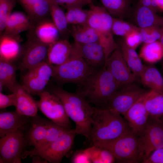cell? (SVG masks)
<instances>
[{"label": "cell", "instance_id": "obj_16", "mask_svg": "<svg viewBox=\"0 0 163 163\" xmlns=\"http://www.w3.org/2000/svg\"><path fill=\"white\" fill-rule=\"evenodd\" d=\"M31 117L22 115L16 110L0 113V137H2L28 126Z\"/></svg>", "mask_w": 163, "mask_h": 163}, {"label": "cell", "instance_id": "obj_26", "mask_svg": "<svg viewBox=\"0 0 163 163\" xmlns=\"http://www.w3.org/2000/svg\"><path fill=\"white\" fill-rule=\"evenodd\" d=\"M119 45L123 57L128 66L135 75L139 77L144 67L139 56L135 50L126 44L124 40H120Z\"/></svg>", "mask_w": 163, "mask_h": 163}, {"label": "cell", "instance_id": "obj_7", "mask_svg": "<svg viewBox=\"0 0 163 163\" xmlns=\"http://www.w3.org/2000/svg\"><path fill=\"white\" fill-rule=\"evenodd\" d=\"M76 134L75 129H71L41 149L26 150L23 153L22 158L36 155L43 158L50 163H60L71 149Z\"/></svg>", "mask_w": 163, "mask_h": 163}, {"label": "cell", "instance_id": "obj_48", "mask_svg": "<svg viewBox=\"0 0 163 163\" xmlns=\"http://www.w3.org/2000/svg\"><path fill=\"white\" fill-rule=\"evenodd\" d=\"M159 41L163 45V27H161V35Z\"/></svg>", "mask_w": 163, "mask_h": 163}, {"label": "cell", "instance_id": "obj_2", "mask_svg": "<svg viewBox=\"0 0 163 163\" xmlns=\"http://www.w3.org/2000/svg\"><path fill=\"white\" fill-rule=\"evenodd\" d=\"M129 127L119 113L108 109L96 108L92 116L88 140L91 143L111 141L122 135Z\"/></svg>", "mask_w": 163, "mask_h": 163}, {"label": "cell", "instance_id": "obj_8", "mask_svg": "<svg viewBox=\"0 0 163 163\" xmlns=\"http://www.w3.org/2000/svg\"><path fill=\"white\" fill-rule=\"evenodd\" d=\"M28 126L0 137V163H21L22 155L28 145L25 137Z\"/></svg>", "mask_w": 163, "mask_h": 163}, {"label": "cell", "instance_id": "obj_19", "mask_svg": "<svg viewBox=\"0 0 163 163\" xmlns=\"http://www.w3.org/2000/svg\"><path fill=\"white\" fill-rule=\"evenodd\" d=\"M16 96V110L21 114L30 117L36 115L38 110L37 102L18 82L10 91Z\"/></svg>", "mask_w": 163, "mask_h": 163}, {"label": "cell", "instance_id": "obj_50", "mask_svg": "<svg viewBox=\"0 0 163 163\" xmlns=\"http://www.w3.org/2000/svg\"><path fill=\"white\" fill-rule=\"evenodd\" d=\"M161 163H163V159L162 160V161H161Z\"/></svg>", "mask_w": 163, "mask_h": 163}, {"label": "cell", "instance_id": "obj_28", "mask_svg": "<svg viewBox=\"0 0 163 163\" xmlns=\"http://www.w3.org/2000/svg\"><path fill=\"white\" fill-rule=\"evenodd\" d=\"M139 78L144 85L163 94V78L155 67L144 65Z\"/></svg>", "mask_w": 163, "mask_h": 163}, {"label": "cell", "instance_id": "obj_38", "mask_svg": "<svg viewBox=\"0 0 163 163\" xmlns=\"http://www.w3.org/2000/svg\"><path fill=\"white\" fill-rule=\"evenodd\" d=\"M51 1L66 9L71 7L83 8L93 3L92 0H51Z\"/></svg>", "mask_w": 163, "mask_h": 163}, {"label": "cell", "instance_id": "obj_6", "mask_svg": "<svg viewBox=\"0 0 163 163\" xmlns=\"http://www.w3.org/2000/svg\"><path fill=\"white\" fill-rule=\"evenodd\" d=\"M89 5L87 24L98 34L99 43L104 49L106 61L112 52L120 48L112 31L113 18L103 7L93 3Z\"/></svg>", "mask_w": 163, "mask_h": 163}, {"label": "cell", "instance_id": "obj_43", "mask_svg": "<svg viewBox=\"0 0 163 163\" xmlns=\"http://www.w3.org/2000/svg\"><path fill=\"white\" fill-rule=\"evenodd\" d=\"M101 148V163H112L115 162L116 158L111 152L107 149Z\"/></svg>", "mask_w": 163, "mask_h": 163}, {"label": "cell", "instance_id": "obj_4", "mask_svg": "<svg viewBox=\"0 0 163 163\" xmlns=\"http://www.w3.org/2000/svg\"><path fill=\"white\" fill-rule=\"evenodd\" d=\"M91 143L92 146L108 150L116 160L119 161L137 163L143 161L144 152L139 135L130 127L123 134L114 139Z\"/></svg>", "mask_w": 163, "mask_h": 163}, {"label": "cell", "instance_id": "obj_15", "mask_svg": "<svg viewBox=\"0 0 163 163\" xmlns=\"http://www.w3.org/2000/svg\"><path fill=\"white\" fill-rule=\"evenodd\" d=\"M145 94L123 115L129 126L138 135L144 128L149 116L144 103Z\"/></svg>", "mask_w": 163, "mask_h": 163}, {"label": "cell", "instance_id": "obj_32", "mask_svg": "<svg viewBox=\"0 0 163 163\" xmlns=\"http://www.w3.org/2000/svg\"><path fill=\"white\" fill-rule=\"evenodd\" d=\"M111 15L123 17L130 9L131 0H99Z\"/></svg>", "mask_w": 163, "mask_h": 163}, {"label": "cell", "instance_id": "obj_1", "mask_svg": "<svg viewBox=\"0 0 163 163\" xmlns=\"http://www.w3.org/2000/svg\"><path fill=\"white\" fill-rule=\"evenodd\" d=\"M50 91L61 101L68 117L75 124L77 134L89 140L92 116L96 108L91 106L85 97L77 92H69L57 86L53 87Z\"/></svg>", "mask_w": 163, "mask_h": 163}, {"label": "cell", "instance_id": "obj_44", "mask_svg": "<svg viewBox=\"0 0 163 163\" xmlns=\"http://www.w3.org/2000/svg\"><path fill=\"white\" fill-rule=\"evenodd\" d=\"M32 157V163H46L48 161L45 158L38 155H33Z\"/></svg>", "mask_w": 163, "mask_h": 163}, {"label": "cell", "instance_id": "obj_42", "mask_svg": "<svg viewBox=\"0 0 163 163\" xmlns=\"http://www.w3.org/2000/svg\"><path fill=\"white\" fill-rule=\"evenodd\" d=\"M72 162V163H91V161L85 149L77 152L73 155Z\"/></svg>", "mask_w": 163, "mask_h": 163}, {"label": "cell", "instance_id": "obj_35", "mask_svg": "<svg viewBox=\"0 0 163 163\" xmlns=\"http://www.w3.org/2000/svg\"><path fill=\"white\" fill-rule=\"evenodd\" d=\"M17 2L16 0H0V35L3 33Z\"/></svg>", "mask_w": 163, "mask_h": 163}, {"label": "cell", "instance_id": "obj_37", "mask_svg": "<svg viewBox=\"0 0 163 163\" xmlns=\"http://www.w3.org/2000/svg\"><path fill=\"white\" fill-rule=\"evenodd\" d=\"M139 32L142 42L150 43L159 40L161 35V27L152 26L139 28Z\"/></svg>", "mask_w": 163, "mask_h": 163}, {"label": "cell", "instance_id": "obj_23", "mask_svg": "<svg viewBox=\"0 0 163 163\" xmlns=\"http://www.w3.org/2000/svg\"><path fill=\"white\" fill-rule=\"evenodd\" d=\"M0 59L13 62L19 58L21 50L19 39L4 34L0 35Z\"/></svg>", "mask_w": 163, "mask_h": 163}, {"label": "cell", "instance_id": "obj_40", "mask_svg": "<svg viewBox=\"0 0 163 163\" xmlns=\"http://www.w3.org/2000/svg\"><path fill=\"white\" fill-rule=\"evenodd\" d=\"M17 99L15 94L12 93L8 95L0 92V109H5L11 106L16 107Z\"/></svg>", "mask_w": 163, "mask_h": 163}, {"label": "cell", "instance_id": "obj_13", "mask_svg": "<svg viewBox=\"0 0 163 163\" xmlns=\"http://www.w3.org/2000/svg\"><path fill=\"white\" fill-rule=\"evenodd\" d=\"M138 135L144 152L143 161L152 152L163 147V123L159 120L149 116L144 128Z\"/></svg>", "mask_w": 163, "mask_h": 163}, {"label": "cell", "instance_id": "obj_33", "mask_svg": "<svg viewBox=\"0 0 163 163\" xmlns=\"http://www.w3.org/2000/svg\"><path fill=\"white\" fill-rule=\"evenodd\" d=\"M50 120L45 137L43 140L33 150L42 148L54 141L66 132L70 130Z\"/></svg>", "mask_w": 163, "mask_h": 163}, {"label": "cell", "instance_id": "obj_34", "mask_svg": "<svg viewBox=\"0 0 163 163\" xmlns=\"http://www.w3.org/2000/svg\"><path fill=\"white\" fill-rule=\"evenodd\" d=\"M66 15L69 24L83 25L87 24L88 10L80 7H71L67 8Z\"/></svg>", "mask_w": 163, "mask_h": 163}, {"label": "cell", "instance_id": "obj_29", "mask_svg": "<svg viewBox=\"0 0 163 163\" xmlns=\"http://www.w3.org/2000/svg\"><path fill=\"white\" fill-rule=\"evenodd\" d=\"M18 68L13 62L0 59V88L4 87L11 90L18 83L16 79Z\"/></svg>", "mask_w": 163, "mask_h": 163}, {"label": "cell", "instance_id": "obj_36", "mask_svg": "<svg viewBox=\"0 0 163 163\" xmlns=\"http://www.w3.org/2000/svg\"><path fill=\"white\" fill-rule=\"evenodd\" d=\"M139 30V27L120 19L113 18L112 27L113 34L124 37L132 31Z\"/></svg>", "mask_w": 163, "mask_h": 163}, {"label": "cell", "instance_id": "obj_22", "mask_svg": "<svg viewBox=\"0 0 163 163\" xmlns=\"http://www.w3.org/2000/svg\"><path fill=\"white\" fill-rule=\"evenodd\" d=\"M50 120L38 116L31 117L29 127L25 133L28 145L36 147L44 138Z\"/></svg>", "mask_w": 163, "mask_h": 163}, {"label": "cell", "instance_id": "obj_21", "mask_svg": "<svg viewBox=\"0 0 163 163\" xmlns=\"http://www.w3.org/2000/svg\"><path fill=\"white\" fill-rule=\"evenodd\" d=\"M72 46L68 40H59L49 46L47 60L53 66L61 65L70 57Z\"/></svg>", "mask_w": 163, "mask_h": 163}, {"label": "cell", "instance_id": "obj_41", "mask_svg": "<svg viewBox=\"0 0 163 163\" xmlns=\"http://www.w3.org/2000/svg\"><path fill=\"white\" fill-rule=\"evenodd\" d=\"M152 154L144 160V163H161L163 159V147L154 151Z\"/></svg>", "mask_w": 163, "mask_h": 163}, {"label": "cell", "instance_id": "obj_24", "mask_svg": "<svg viewBox=\"0 0 163 163\" xmlns=\"http://www.w3.org/2000/svg\"><path fill=\"white\" fill-rule=\"evenodd\" d=\"M144 103L149 117L159 120L163 116V94L150 89L144 97Z\"/></svg>", "mask_w": 163, "mask_h": 163}, {"label": "cell", "instance_id": "obj_47", "mask_svg": "<svg viewBox=\"0 0 163 163\" xmlns=\"http://www.w3.org/2000/svg\"><path fill=\"white\" fill-rule=\"evenodd\" d=\"M158 3L160 10L163 11V0H158Z\"/></svg>", "mask_w": 163, "mask_h": 163}, {"label": "cell", "instance_id": "obj_9", "mask_svg": "<svg viewBox=\"0 0 163 163\" xmlns=\"http://www.w3.org/2000/svg\"><path fill=\"white\" fill-rule=\"evenodd\" d=\"M22 75L21 85L28 93L39 96L53 75V66L47 59L27 70Z\"/></svg>", "mask_w": 163, "mask_h": 163}, {"label": "cell", "instance_id": "obj_5", "mask_svg": "<svg viewBox=\"0 0 163 163\" xmlns=\"http://www.w3.org/2000/svg\"><path fill=\"white\" fill-rule=\"evenodd\" d=\"M71 55L63 64L53 66L52 78L61 84L73 83L80 86L83 84L96 70L81 56L74 43Z\"/></svg>", "mask_w": 163, "mask_h": 163}, {"label": "cell", "instance_id": "obj_10", "mask_svg": "<svg viewBox=\"0 0 163 163\" xmlns=\"http://www.w3.org/2000/svg\"><path fill=\"white\" fill-rule=\"evenodd\" d=\"M37 102L38 108L48 118L61 126L71 129L69 118L60 99L50 91L44 90Z\"/></svg>", "mask_w": 163, "mask_h": 163}, {"label": "cell", "instance_id": "obj_18", "mask_svg": "<svg viewBox=\"0 0 163 163\" xmlns=\"http://www.w3.org/2000/svg\"><path fill=\"white\" fill-rule=\"evenodd\" d=\"M27 35H32L49 45L59 40L60 37L58 29L48 17L38 22L28 32Z\"/></svg>", "mask_w": 163, "mask_h": 163}, {"label": "cell", "instance_id": "obj_30", "mask_svg": "<svg viewBox=\"0 0 163 163\" xmlns=\"http://www.w3.org/2000/svg\"><path fill=\"white\" fill-rule=\"evenodd\" d=\"M50 9L52 20L59 30L62 39L68 40L70 35V28L66 13L59 5L52 1L50 2Z\"/></svg>", "mask_w": 163, "mask_h": 163}, {"label": "cell", "instance_id": "obj_27", "mask_svg": "<svg viewBox=\"0 0 163 163\" xmlns=\"http://www.w3.org/2000/svg\"><path fill=\"white\" fill-rule=\"evenodd\" d=\"M69 28L70 35L74 42L80 44L99 42L97 33L87 24L72 25Z\"/></svg>", "mask_w": 163, "mask_h": 163}, {"label": "cell", "instance_id": "obj_3", "mask_svg": "<svg viewBox=\"0 0 163 163\" xmlns=\"http://www.w3.org/2000/svg\"><path fill=\"white\" fill-rule=\"evenodd\" d=\"M77 93L89 102L106 106L110 99L121 86L105 68L95 70L82 85Z\"/></svg>", "mask_w": 163, "mask_h": 163}, {"label": "cell", "instance_id": "obj_46", "mask_svg": "<svg viewBox=\"0 0 163 163\" xmlns=\"http://www.w3.org/2000/svg\"><path fill=\"white\" fill-rule=\"evenodd\" d=\"M152 6L153 10L157 12L160 10L158 6V0H151Z\"/></svg>", "mask_w": 163, "mask_h": 163}, {"label": "cell", "instance_id": "obj_45", "mask_svg": "<svg viewBox=\"0 0 163 163\" xmlns=\"http://www.w3.org/2000/svg\"><path fill=\"white\" fill-rule=\"evenodd\" d=\"M139 1L138 3L141 5L149 8L153 10L151 0H139Z\"/></svg>", "mask_w": 163, "mask_h": 163}, {"label": "cell", "instance_id": "obj_49", "mask_svg": "<svg viewBox=\"0 0 163 163\" xmlns=\"http://www.w3.org/2000/svg\"><path fill=\"white\" fill-rule=\"evenodd\" d=\"M159 120L163 123V116L159 119Z\"/></svg>", "mask_w": 163, "mask_h": 163}, {"label": "cell", "instance_id": "obj_11", "mask_svg": "<svg viewBox=\"0 0 163 163\" xmlns=\"http://www.w3.org/2000/svg\"><path fill=\"white\" fill-rule=\"evenodd\" d=\"M147 91L134 83L124 86L112 96L105 108L110 109L123 116Z\"/></svg>", "mask_w": 163, "mask_h": 163}, {"label": "cell", "instance_id": "obj_25", "mask_svg": "<svg viewBox=\"0 0 163 163\" xmlns=\"http://www.w3.org/2000/svg\"><path fill=\"white\" fill-rule=\"evenodd\" d=\"M136 22L139 28L152 26L163 27V17L149 8L138 3L136 12Z\"/></svg>", "mask_w": 163, "mask_h": 163}, {"label": "cell", "instance_id": "obj_17", "mask_svg": "<svg viewBox=\"0 0 163 163\" xmlns=\"http://www.w3.org/2000/svg\"><path fill=\"white\" fill-rule=\"evenodd\" d=\"M74 43L82 57L92 67L96 69L102 66H104L106 62L105 53L99 42L84 44Z\"/></svg>", "mask_w": 163, "mask_h": 163}, {"label": "cell", "instance_id": "obj_31", "mask_svg": "<svg viewBox=\"0 0 163 163\" xmlns=\"http://www.w3.org/2000/svg\"><path fill=\"white\" fill-rule=\"evenodd\" d=\"M139 56L147 62L156 63L163 58V45L159 40L144 43L140 50Z\"/></svg>", "mask_w": 163, "mask_h": 163}, {"label": "cell", "instance_id": "obj_39", "mask_svg": "<svg viewBox=\"0 0 163 163\" xmlns=\"http://www.w3.org/2000/svg\"><path fill=\"white\" fill-rule=\"evenodd\" d=\"M124 38V41L126 44L129 47L135 50L142 43L139 30L132 31Z\"/></svg>", "mask_w": 163, "mask_h": 163}, {"label": "cell", "instance_id": "obj_14", "mask_svg": "<svg viewBox=\"0 0 163 163\" xmlns=\"http://www.w3.org/2000/svg\"><path fill=\"white\" fill-rule=\"evenodd\" d=\"M104 67L122 87L134 83L138 80V77L132 72L124 59L120 48L111 54Z\"/></svg>", "mask_w": 163, "mask_h": 163}, {"label": "cell", "instance_id": "obj_12", "mask_svg": "<svg viewBox=\"0 0 163 163\" xmlns=\"http://www.w3.org/2000/svg\"><path fill=\"white\" fill-rule=\"evenodd\" d=\"M28 38L23 46L20 56L18 68L22 71L36 66L46 60L49 45L27 35Z\"/></svg>", "mask_w": 163, "mask_h": 163}, {"label": "cell", "instance_id": "obj_20", "mask_svg": "<svg viewBox=\"0 0 163 163\" xmlns=\"http://www.w3.org/2000/svg\"><path fill=\"white\" fill-rule=\"evenodd\" d=\"M32 26L27 15L20 11L12 12L2 34L22 39L20 35L22 32L30 31Z\"/></svg>", "mask_w": 163, "mask_h": 163}]
</instances>
